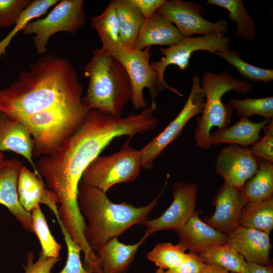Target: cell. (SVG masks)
Wrapping results in <instances>:
<instances>
[{
    "label": "cell",
    "instance_id": "29",
    "mask_svg": "<svg viewBox=\"0 0 273 273\" xmlns=\"http://www.w3.org/2000/svg\"><path fill=\"white\" fill-rule=\"evenodd\" d=\"M239 225L270 233L273 229V198L247 203L243 209Z\"/></svg>",
    "mask_w": 273,
    "mask_h": 273
},
{
    "label": "cell",
    "instance_id": "25",
    "mask_svg": "<svg viewBox=\"0 0 273 273\" xmlns=\"http://www.w3.org/2000/svg\"><path fill=\"white\" fill-rule=\"evenodd\" d=\"M116 11L119 34L124 51L134 49L144 18L131 0H113Z\"/></svg>",
    "mask_w": 273,
    "mask_h": 273
},
{
    "label": "cell",
    "instance_id": "13",
    "mask_svg": "<svg viewBox=\"0 0 273 273\" xmlns=\"http://www.w3.org/2000/svg\"><path fill=\"white\" fill-rule=\"evenodd\" d=\"M173 201L159 217L147 220L144 236L148 238L158 231L181 228L196 212L197 186L194 183L177 181L172 186Z\"/></svg>",
    "mask_w": 273,
    "mask_h": 273
},
{
    "label": "cell",
    "instance_id": "40",
    "mask_svg": "<svg viewBox=\"0 0 273 273\" xmlns=\"http://www.w3.org/2000/svg\"><path fill=\"white\" fill-rule=\"evenodd\" d=\"M131 1L146 19L151 17L162 5L165 0H131Z\"/></svg>",
    "mask_w": 273,
    "mask_h": 273
},
{
    "label": "cell",
    "instance_id": "43",
    "mask_svg": "<svg viewBox=\"0 0 273 273\" xmlns=\"http://www.w3.org/2000/svg\"><path fill=\"white\" fill-rule=\"evenodd\" d=\"M4 154L3 152H0V166L4 162Z\"/></svg>",
    "mask_w": 273,
    "mask_h": 273
},
{
    "label": "cell",
    "instance_id": "23",
    "mask_svg": "<svg viewBox=\"0 0 273 273\" xmlns=\"http://www.w3.org/2000/svg\"><path fill=\"white\" fill-rule=\"evenodd\" d=\"M271 119L255 122L249 118H241L234 124L210 132L211 145L226 144L245 147L254 145L261 137L260 132Z\"/></svg>",
    "mask_w": 273,
    "mask_h": 273
},
{
    "label": "cell",
    "instance_id": "19",
    "mask_svg": "<svg viewBox=\"0 0 273 273\" xmlns=\"http://www.w3.org/2000/svg\"><path fill=\"white\" fill-rule=\"evenodd\" d=\"M184 38L176 27L157 10L143 22L134 50H143L152 45L169 47L178 43Z\"/></svg>",
    "mask_w": 273,
    "mask_h": 273
},
{
    "label": "cell",
    "instance_id": "20",
    "mask_svg": "<svg viewBox=\"0 0 273 273\" xmlns=\"http://www.w3.org/2000/svg\"><path fill=\"white\" fill-rule=\"evenodd\" d=\"M33 143L26 125L20 120L0 112V152L11 151L23 156L37 174L33 161Z\"/></svg>",
    "mask_w": 273,
    "mask_h": 273
},
{
    "label": "cell",
    "instance_id": "16",
    "mask_svg": "<svg viewBox=\"0 0 273 273\" xmlns=\"http://www.w3.org/2000/svg\"><path fill=\"white\" fill-rule=\"evenodd\" d=\"M270 233L239 225L228 236V243L247 262L271 265Z\"/></svg>",
    "mask_w": 273,
    "mask_h": 273
},
{
    "label": "cell",
    "instance_id": "17",
    "mask_svg": "<svg viewBox=\"0 0 273 273\" xmlns=\"http://www.w3.org/2000/svg\"><path fill=\"white\" fill-rule=\"evenodd\" d=\"M23 166L17 159H5L0 166V204L5 206L27 231L33 233L31 212L21 204L17 184L20 170Z\"/></svg>",
    "mask_w": 273,
    "mask_h": 273
},
{
    "label": "cell",
    "instance_id": "11",
    "mask_svg": "<svg viewBox=\"0 0 273 273\" xmlns=\"http://www.w3.org/2000/svg\"><path fill=\"white\" fill-rule=\"evenodd\" d=\"M157 10L175 24L184 37L195 34L205 35L218 33L225 35L228 30V23L223 18L215 22L205 19L202 15L206 12L198 2L165 0Z\"/></svg>",
    "mask_w": 273,
    "mask_h": 273
},
{
    "label": "cell",
    "instance_id": "22",
    "mask_svg": "<svg viewBox=\"0 0 273 273\" xmlns=\"http://www.w3.org/2000/svg\"><path fill=\"white\" fill-rule=\"evenodd\" d=\"M147 238L144 235L139 241L131 245L119 242L118 237L109 240L96 252L103 273H126L139 248Z\"/></svg>",
    "mask_w": 273,
    "mask_h": 273
},
{
    "label": "cell",
    "instance_id": "35",
    "mask_svg": "<svg viewBox=\"0 0 273 273\" xmlns=\"http://www.w3.org/2000/svg\"><path fill=\"white\" fill-rule=\"evenodd\" d=\"M67 249V258L65 265L59 273H92L84 268L80 259L81 249L71 238L63 224L58 222Z\"/></svg>",
    "mask_w": 273,
    "mask_h": 273
},
{
    "label": "cell",
    "instance_id": "33",
    "mask_svg": "<svg viewBox=\"0 0 273 273\" xmlns=\"http://www.w3.org/2000/svg\"><path fill=\"white\" fill-rule=\"evenodd\" d=\"M33 233L37 236L41 247V252L46 257H59L62 246L52 236L40 206L31 211Z\"/></svg>",
    "mask_w": 273,
    "mask_h": 273
},
{
    "label": "cell",
    "instance_id": "44",
    "mask_svg": "<svg viewBox=\"0 0 273 273\" xmlns=\"http://www.w3.org/2000/svg\"><path fill=\"white\" fill-rule=\"evenodd\" d=\"M155 273H165V270L160 268H158L156 269Z\"/></svg>",
    "mask_w": 273,
    "mask_h": 273
},
{
    "label": "cell",
    "instance_id": "5",
    "mask_svg": "<svg viewBox=\"0 0 273 273\" xmlns=\"http://www.w3.org/2000/svg\"><path fill=\"white\" fill-rule=\"evenodd\" d=\"M89 111L82 100L16 119L27 128L33 143V156L37 157L54 154L80 126Z\"/></svg>",
    "mask_w": 273,
    "mask_h": 273
},
{
    "label": "cell",
    "instance_id": "7",
    "mask_svg": "<svg viewBox=\"0 0 273 273\" xmlns=\"http://www.w3.org/2000/svg\"><path fill=\"white\" fill-rule=\"evenodd\" d=\"M129 142L112 155L96 157L84 170L81 180L106 193L116 184L136 179L142 168L141 152L131 147Z\"/></svg>",
    "mask_w": 273,
    "mask_h": 273
},
{
    "label": "cell",
    "instance_id": "3",
    "mask_svg": "<svg viewBox=\"0 0 273 273\" xmlns=\"http://www.w3.org/2000/svg\"><path fill=\"white\" fill-rule=\"evenodd\" d=\"M158 196L148 204L136 207L125 201L114 203L102 190L80 180L77 202L86 224L83 234L85 240L95 253L109 240L124 233L134 225L148 219L156 205Z\"/></svg>",
    "mask_w": 273,
    "mask_h": 273
},
{
    "label": "cell",
    "instance_id": "26",
    "mask_svg": "<svg viewBox=\"0 0 273 273\" xmlns=\"http://www.w3.org/2000/svg\"><path fill=\"white\" fill-rule=\"evenodd\" d=\"M241 189L247 203L273 198L272 163L260 160L256 172Z\"/></svg>",
    "mask_w": 273,
    "mask_h": 273
},
{
    "label": "cell",
    "instance_id": "31",
    "mask_svg": "<svg viewBox=\"0 0 273 273\" xmlns=\"http://www.w3.org/2000/svg\"><path fill=\"white\" fill-rule=\"evenodd\" d=\"M235 68L239 75L247 79L254 81L268 83L273 80V70L254 66L245 61L239 53L235 50L229 49L221 52H214Z\"/></svg>",
    "mask_w": 273,
    "mask_h": 273
},
{
    "label": "cell",
    "instance_id": "1",
    "mask_svg": "<svg viewBox=\"0 0 273 273\" xmlns=\"http://www.w3.org/2000/svg\"><path fill=\"white\" fill-rule=\"evenodd\" d=\"M154 111L150 106L139 114L116 118L90 110L54 154L40 157L37 173L58 197L59 220L71 237L81 236L86 226L77 202L83 171L115 138L127 135L130 141L137 133L154 129L158 123Z\"/></svg>",
    "mask_w": 273,
    "mask_h": 273
},
{
    "label": "cell",
    "instance_id": "10",
    "mask_svg": "<svg viewBox=\"0 0 273 273\" xmlns=\"http://www.w3.org/2000/svg\"><path fill=\"white\" fill-rule=\"evenodd\" d=\"M192 81L189 95L178 114L163 131L140 150L142 168L151 169L155 159L179 136L188 121L194 116L201 114L204 106L205 97L199 76H193Z\"/></svg>",
    "mask_w": 273,
    "mask_h": 273
},
{
    "label": "cell",
    "instance_id": "12",
    "mask_svg": "<svg viewBox=\"0 0 273 273\" xmlns=\"http://www.w3.org/2000/svg\"><path fill=\"white\" fill-rule=\"evenodd\" d=\"M151 47L143 50L123 51L115 57L123 65L128 75L131 87V101L135 109H145L147 106L143 95V89H149L152 98V109L155 111L157 106L155 99L158 94L156 90L158 74L150 63L152 53Z\"/></svg>",
    "mask_w": 273,
    "mask_h": 273
},
{
    "label": "cell",
    "instance_id": "34",
    "mask_svg": "<svg viewBox=\"0 0 273 273\" xmlns=\"http://www.w3.org/2000/svg\"><path fill=\"white\" fill-rule=\"evenodd\" d=\"M236 110L241 118H249L254 115L264 119H272L273 97L260 98L246 97L243 99H233L229 103Z\"/></svg>",
    "mask_w": 273,
    "mask_h": 273
},
{
    "label": "cell",
    "instance_id": "37",
    "mask_svg": "<svg viewBox=\"0 0 273 273\" xmlns=\"http://www.w3.org/2000/svg\"><path fill=\"white\" fill-rule=\"evenodd\" d=\"M264 135L249 148L250 152L258 159L273 162V120L263 128Z\"/></svg>",
    "mask_w": 273,
    "mask_h": 273
},
{
    "label": "cell",
    "instance_id": "18",
    "mask_svg": "<svg viewBox=\"0 0 273 273\" xmlns=\"http://www.w3.org/2000/svg\"><path fill=\"white\" fill-rule=\"evenodd\" d=\"M17 191L19 201L27 211L31 212L40 204H44L54 213L57 220H59L58 197L47 187L40 176L24 166L19 172Z\"/></svg>",
    "mask_w": 273,
    "mask_h": 273
},
{
    "label": "cell",
    "instance_id": "6",
    "mask_svg": "<svg viewBox=\"0 0 273 273\" xmlns=\"http://www.w3.org/2000/svg\"><path fill=\"white\" fill-rule=\"evenodd\" d=\"M201 88L205 97V104L196 119L194 132L196 145L203 149H209L211 129L216 126L222 129L229 126L234 109L229 103H223L222 98L228 92L234 90L245 94L252 88V84L233 77L227 71L216 73L207 71L202 78Z\"/></svg>",
    "mask_w": 273,
    "mask_h": 273
},
{
    "label": "cell",
    "instance_id": "14",
    "mask_svg": "<svg viewBox=\"0 0 273 273\" xmlns=\"http://www.w3.org/2000/svg\"><path fill=\"white\" fill-rule=\"evenodd\" d=\"M260 161L249 148L229 145L218 154L215 170L223 178L224 183L240 189L254 175Z\"/></svg>",
    "mask_w": 273,
    "mask_h": 273
},
{
    "label": "cell",
    "instance_id": "27",
    "mask_svg": "<svg viewBox=\"0 0 273 273\" xmlns=\"http://www.w3.org/2000/svg\"><path fill=\"white\" fill-rule=\"evenodd\" d=\"M197 254L205 263L216 265L236 273H243L247 263L228 243L206 247Z\"/></svg>",
    "mask_w": 273,
    "mask_h": 273
},
{
    "label": "cell",
    "instance_id": "9",
    "mask_svg": "<svg viewBox=\"0 0 273 273\" xmlns=\"http://www.w3.org/2000/svg\"><path fill=\"white\" fill-rule=\"evenodd\" d=\"M83 0H63L44 18L29 22L22 30L34 34L32 42L39 54L44 53L50 37L59 32L74 34L85 23Z\"/></svg>",
    "mask_w": 273,
    "mask_h": 273
},
{
    "label": "cell",
    "instance_id": "24",
    "mask_svg": "<svg viewBox=\"0 0 273 273\" xmlns=\"http://www.w3.org/2000/svg\"><path fill=\"white\" fill-rule=\"evenodd\" d=\"M90 25L98 32L102 42L101 49L106 53L114 56L124 50L113 1L101 15L90 18Z\"/></svg>",
    "mask_w": 273,
    "mask_h": 273
},
{
    "label": "cell",
    "instance_id": "15",
    "mask_svg": "<svg viewBox=\"0 0 273 273\" xmlns=\"http://www.w3.org/2000/svg\"><path fill=\"white\" fill-rule=\"evenodd\" d=\"M213 203L215 212L206 223L228 236L239 225L243 209L247 203L242 189L224 183L215 194Z\"/></svg>",
    "mask_w": 273,
    "mask_h": 273
},
{
    "label": "cell",
    "instance_id": "39",
    "mask_svg": "<svg viewBox=\"0 0 273 273\" xmlns=\"http://www.w3.org/2000/svg\"><path fill=\"white\" fill-rule=\"evenodd\" d=\"M205 263L196 253H187L185 261L179 266L165 270V273H201Z\"/></svg>",
    "mask_w": 273,
    "mask_h": 273
},
{
    "label": "cell",
    "instance_id": "8",
    "mask_svg": "<svg viewBox=\"0 0 273 273\" xmlns=\"http://www.w3.org/2000/svg\"><path fill=\"white\" fill-rule=\"evenodd\" d=\"M230 38L215 33L200 36L184 37L178 43L160 49L163 55L160 60L152 62L150 64L158 74L156 86L157 93L168 89L180 97L183 94L169 85L164 79V72L170 65H175L181 71L187 69L192 54L196 51H204L211 53L221 52L230 49Z\"/></svg>",
    "mask_w": 273,
    "mask_h": 273
},
{
    "label": "cell",
    "instance_id": "2",
    "mask_svg": "<svg viewBox=\"0 0 273 273\" xmlns=\"http://www.w3.org/2000/svg\"><path fill=\"white\" fill-rule=\"evenodd\" d=\"M83 85L73 65L53 54L39 58L0 90V112L15 118L82 101Z\"/></svg>",
    "mask_w": 273,
    "mask_h": 273
},
{
    "label": "cell",
    "instance_id": "41",
    "mask_svg": "<svg viewBox=\"0 0 273 273\" xmlns=\"http://www.w3.org/2000/svg\"><path fill=\"white\" fill-rule=\"evenodd\" d=\"M243 273H273L272 265H261L247 262Z\"/></svg>",
    "mask_w": 273,
    "mask_h": 273
},
{
    "label": "cell",
    "instance_id": "4",
    "mask_svg": "<svg viewBox=\"0 0 273 273\" xmlns=\"http://www.w3.org/2000/svg\"><path fill=\"white\" fill-rule=\"evenodd\" d=\"M83 70L89 78L86 94L82 98L86 107L121 118L124 107L131 100L130 80L122 63L97 48Z\"/></svg>",
    "mask_w": 273,
    "mask_h": 273
},
{
    "label": "cell",
    "instance_id": "32",
    "mask_svg": "<svg viewBox=\"0 0 273 273\" xmlns=\"http://www.w3.org/2000/svg\"><path fill=\"white\" fill-rule=\"evenodd\" d=\"M58 0H34L22 12L12 31L0 41V59L6 54V49L12 39L31 20L39 17L47 13L49 9L58 2Z\"/></svg>",
    "mask_w": 273,
    "mask_h": 273
},
{
    "label": "cell",
    "instance_id": "28",
    "mask_svg": "<svg viewBox=\"0 0 273 273\" xmlns=\"http://www.w3.org/2000/svg\"><path fill=\"white\" fill-rule=\"evenodd\" d=\"M206 3L227 10L228 17L237 24V36L242 39L253 41L256 39L255 20L241 0H207Z\"/></svg>",
    "mask_w": 273,
    "mask_h": 273
},
{
    "label": "cell",
    "instance_id": "42",
    "mask_svg": "<svg viewBox=\"0 0 273 273\" xmlns=\"http://www.w3.org/2000/svg\"><path fill=\"white\" fill-rule=\"evenodd\" d=\"M201 273H236L229 271L214 264L205 263Z\"/></svg>",
    "mask_w": 273,
    "mask_h": 273
},
{
    "label": "cell",
    "instance_id": "36",
    "mask_svg": "<svg viewBox=\"0 0 273 273\" xmlns=\"http://www.w3.org/2000/svg\"><path fill=\"white\" fill-rule=\"evenodd\" d=\"M30 0H0V27L14 25Z\"/></svg>",
    "mask_w": 273,
    "mask_h": 273
},
{
    "label": "cell",
    "instance_id": "38",
    "mask_svg": "<svg viewBox=\"0 0 273 273\" xmlns=\"http://www.w3.org/2000/svg\"><path fill=\"white\" fill-rule=\"evenodd\" d=\"M60 259L59 257H46L40 251L37 260L34 262L33 253L29 251L26 255V263L23 265L25 273H51L54 265Z\"/></svg>",
    "mask_w": 273,
    "mask_h": 273
},
{
    "label": "cell",
    "instance_id": "21",
    "mask_svg": "<svg viewBox=\"0 0 273 273\" xmlns=\"http://www.w3.org/2000/svg\"><path fill=\"white\" fill-rule=\"evenodd\" d=\"M175 232L187 250L196 254L206 247L228 243V236L203 221L197 211Z\"/></svg>",
    "mask_w": 273,
    "mask_h": 273
},
{
    "label": "cell",
    "instance_id": "30",
    "mask_svg": "<svg viewBox=\"0 0 273 273\" xmlns=\"http://www.w3.org/2000/svg\"><path fill=\"white\" fill-rule=\"evenodd\" d=\"M186 250L180 242L176 245L170 242L159 243L148 253L147 257L158 268L168 270L179 266L185 261Z\"/></svg>",
    "mask_w": 273,
    "mask_h": 273
}]
</instances>
